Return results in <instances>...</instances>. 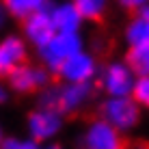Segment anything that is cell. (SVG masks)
Here are the masks:
<instances>
[{"label": "cell", "instance_id": "obj_19", "mask_svg": "<svg viewBox=\"0 0 149 149\" xmlns=\"http://www.w3.org/2000/svg\"><path fill=\"white\" fill-rule=\"evenodd\" d=\"M9 22H11V15H9L7 7H4V2L0 0V33H4V30H7Z\"/></svg>", "mask_w": 149, "mask_h": 149}, {"label": "cell", "instance_id": "obj_23", "mask_svg": "<svg viewBox=\"0 0 149 149\" xmlns=\"http://www.w3.org/2000/svg\"><path fill=\"white\" fill-rule=\"evenodd\" d=\"M141 13L145 15V17H147V22H149V4H147V7H143V9H141Z\"/></svg>", "mask_w": 149, "mask_h": 149}, {"label": "cell", "instance_id": "obj_17", "mask_svg": "<svg viewBox=\"0 0 149 149\" xmlns=\"http://www.w3.org/2000/svg\"><path fill=\"white\" fill-rule=\"evenodd\" d=\"M0 149H43V145L30 136H4Z\"/></svg>", "mask_w": 149, "mask_h": 149}, {"label": "cell", "instance_id": "obj_12", "mask_svg": "<svg viewBox=\"0 0 149 149\" xmlns=\"http://www.w3.org/2000/svg\"><path fill=\"white\" fill-rule=\"evenodd\" d=\"M123 41L127 45H149V22L141 11L132 13V17L123 26Z\"/></svg>", "mask_w": 149, "mask_h": 149}, {"label": "cell", "instance_id": "obj_10", "mask_svg": "<svg viewBox=\"0 0 149 149\" xmlns=\"http://www.w3.org/2000/svg\"><path fill=\"white\" fill-rule=\"evenodd\" d=\"M22 37L28 41L30 48H41L43 43H48L50 39H52V35L56 33L54 24H52V17H50L48 9H43V11H37L33 15H28L26 19H22Z\"/></svg>", "mask_w": 149, "mask_h": 149}, {"label": "cell", "instance_id": "obj_1", "mask_svg": "<svg viewBox=\"0 0 149 149\" xmlns=\"http://www.w3.org/2000/svg\"><path fill=\"white\" fill-rule=\"evenodd\" d=\"M95 95V84H80V82H63L58 80L56 84L50 82L45 89L37 93L39 106H50L63 112L65 117L78 115L91 104Z\"/></svg>", "mask_w": 149, "mask_h": 149}, {"label": "cell", "instance_id": "obj_4", "mask_svg": "<svg viewBox=\"0 0 149 149\" xmlns=\"http://www.w3.org/2000/svg\"><path fill=\"white\" fill-rule=\"evenodd\" d=\"M82 48H86L82 33H54L48 43L37 48V58L50 74L56 76L61 65Z\"/></svg>", "mask_w": 149, "mask_h": 149}, {"label": "cell", "instance_id": "obj_22", "mask_svg": "<svg viewBox=\"0 0 149 149\" xmlns=\"http://www.w3.org/2000/svg\"><path fill=\"white\" fill-rule=\"evenodd\" d=\"M43 149H65L63 145H61V143H45V145H43Z\"/></svg>", "mask_w": 149, "mask_h": 149}, {"label": "cell", "instance_id": "obj_20", "mask_svg": "<svg viewBox=\"0 0 149 149\" xmlns=\"http://www.w3.org/2000/svg\"><path fill=\"white\" fill-rule=\"evenodd\" d=\"M11 97V89H9L7 80H0V106H4Z\"/></svg>", "mask_w": 149, "mask_h": 149}, {"label": "cell", "instance_id": "obj_11", "mask_svg": "<svg viewBox=\"0 0 149 149\" xmlns=\"http://www.w3.org/2000/svg\"><path fill=\"white\" fill-rule=\"evenodd\" d=\"M48 13L52 17L56 33H82L84 19L78 11L74 0H52L48 7Z\"/></svg>", "mask_w": 149, "mask_h": 149}, {"label": "cell", "instance_id": "obj_14", "mask_svg": "<svg viewBox=\"0 0 149 149\" xmlns=\"http://www.w3.org/2000/svg\"><path fill=\"white\" fill-rule=\"evenodd\" d=\"M84 22H100L106 17L112 0H74Z\"/></svg>", "mask_w": 149, "mask_h": 149}, {"label": "cell", "instance_id": "obj_16", "mask_svg": "<svg viewBox=\"0 0 149 149\" xmlns=\"http://www.w3.org/2000/svg\"><path fill=\"white\" fill-rule=\"evenodd\" d=\"M132 97L143 110H149V76H138L132 89Z\"/></svg>", "mask_w": 149, "mask_h": 149}, {"label": "cell", "instance_id": "obj_13", "mask_svg": "<svg viewBox=\"0 0 149 149\" xmlns=\"http://www.w3.org/2000/svg\"><path fill=\"white\" fill-rule=\"evenodd\" d=\"M2 2H4V7H7L9 15H11V19L22 22L28 15L48 9L52 0H2Z\"/></svg>", "mask_w": 149, "mask_h": 149}, {"label": "cell", "instance_id": "obj_15", "mask_svg": "<svg viewBox=\"0 0 149 149\" xmlns=\"http://www.w3.org/2000/svg\"><path fill=\"white\" fill-rule=\"evenodd\" d=\"M123 58L136 76H149V45H127Z\"/></svg>", "mask_w": 149, "mask_h": 149}, {"label": "cell", "instance_id": "obj_9", "mask_svg": "<svg viewBox=\"0 0 149 149\" xmlns=\"http://www.w3.org/2000/svg\"><path fill=\"white\" fill-rule=\"evenodd\" d=\"M28 41L22 33H7L0 37V80H7L22 63L28 61Z\"/></svg>", "mask_w": 149, "mask_h": 149}, {"label": "cell", "instance_id": "obj_21", "mask_svg": "<svg viewBox=\"0 0 149 149\" xmlns=\"http://www.w3.org/2000/svg\"><path fill=\"white\" fill-rule=\"evenodd\" d=\"M125 149H149V143L136 138V141H132V143H125Z\"/></svg>", "mask_w": 149, "mask_h": 149}, {"label": "cell", "instance_id": "obj_8", "mask_svg": "<svg viewBox=\"0 0 149 149\" xmlns=\"http://www.w3.org/2000/svg\"><path fill=\"white\" fill-rule=\"evenodd\" d=\"M52 82V74L41 63H22L17 69L7 78V84L15 95H37L41 89Z\"/></svg>", "mask_w": 149, "mask_h": 149}, {"label": "cell", "instance_id": "obj_3", "mask_svg": "<svg viewBox=\"0 0 149 149\" xmlns=\"http://www.w3.org/2000/svg\"><path fill=\"white\" fill-rule=\"evenodd\" d=\"M136 78L138 76L125 63V58H110L104 65H100L95 84L104 93V97H121V95H132Z\"/></svg>", "mask_w": 149, "mask_h": 149}, {"label": "cell", "instance_id": "obj_18", "mask_svg": "<svg viewBox=\"0 0 149 149\" xmlns=\"http://www.w3.org/2000/svg\"><path fill=\"white\" fill-rule=\"evenodd\" d=\"M115 2L119 4L123 11L136 13V11H141L143 7H147V4H149V0H115Z\"/></svg>", "mask_w": 149, "mask_h": 149}, {"label": "cell", "instance_id": "obj_5", "mask_svg": "<svg viewBox=\"0 0 149 149\" xmlns=\"http://www.w3.org/2000/svg\"><path fill=\"white\" fill-rule=\"evenodd\" d=\"M65 130V115L50 106H35L26 115V136L45 145L61 136Z\"/></svg>", "mask_w": 149, "mask_h": 149}, {"label": "cell", "instance_id": "obj_7", "mask_svg": "<svg viewBox=\"0 0 149 149\" xmlns=\"http://www.w3.org/2000/svg\"><path fill=\"white\" fill-rule=\"evenodd\" d=\"M100 61L97 54L89 48H82L76 54H71L67 61L58 67L56 76L63 82H80V84H95Z\"/></svg>", "mask_w": 149, "mask_h": 149}, {"label": "cell", "instance_id": "obj_6", "mask_svg": "<svg viewBox=\"0 0 149 149\" xmlns=\"http://www.w3.org/2000/svg\"><path fill=\"white\" fill-rule=\"evenodd\" d=\"M78 149H125V138L97 115L84 123L78 136Z\"/></svg>", "mask_w": 149, "mask_h": 149}, {"label": "cell", "instance_id": "obj_2", "mask_svg": "<svg viewBox=\"0 0 149 149\" xmlns=\"http://www.w3.org/2000/svg\"><path fill=\"white\" fill-rule=\"evenodd\" d=\"M97 115L104 121H108L115 130H119L123 136L134 132L141 125L143 119V108L134 102L132 95H121V97H104L100 102Z\"/></svg>", "mask_w": 149, "mask_h": 149}, {"label": "cell", "instance_id": "obj_24", "mask_svg": "<svg viewBox=\"0 0 149 149\" xmlns=\"http://www.w3.org/2000/svg\"><path fill=\"white\" fill-rule=\"evenodd\" d=\"M4 136H7V134H4V127H2V123H0V143L4 141Z\"/></svg>", "mask_w": 149, "mask_h": 149}]
</instances>
